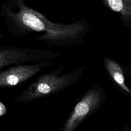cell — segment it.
Returning <instances> with one entry per match:
<instances>
[{"label":"cell","instance_id":"9","mask_svg":"<svg viewBox=\"0 0 131 131\" xmlns=\"http://www.w3.org/2000/svg\"><path fill=\"white\" fill-rule=\"evenodd\" d=\"M122 131H131V127L127 123H125L123 127Z\"/></svg>","mask_w":131,"mask_h":131},{"label":"cell","instance_id":"8","mask_svg":"<svg viewBox=\"0 0 131 131\" xmlns=\"http://www.w3.org/2000/svg\"><path fill=\"white\" fill-rule=\"evenodd\" d=\"M7 112V107L4 102L2 101H0V117H2Z\"/></svg>","mask_w":131,"mask_h":131},{"label":"cell","instance_id":"1","mask_svg":"<svg viewBox=\"0 0 131 131\" xmlns=\"http://www.w3.org/2000/svg\"><path fill=\"white\" fill-rule=\"evenodd\" d=\"M26 1L6 0L1 6L0 16L13 36L24 38L32 33H42L36 40L50 47H64L81 45L91 30L90 23L84 19L68 24L52 22L28 6Z\"/></svg>","mask_w":131,"mask_h":131},{"label":"cell","instance_id":"6","mask_svg":"<svg viewBox=\"0 0 131 131\" xmlns=\"http://www.w3.org/2000/svg\"><path fill=\"white\" fill-rule=\"evenodd\" d=\"M104 67L113 82L123 91L131 94V91L126 86L123 69L115 60L105 57L103 60Z\"/></svg>","mask_w":131,"mask_h":131},{"label":"cell","instance_id":"10","mask_svg":"<svg viewBox=\"0 0 131 131\" xmlns=\"http://www.w3.org/2000/svg\"><path fill=\"white\" fill-rule=\"evenodd\" d=\"M113 131H119V129L118 128L116 127V128H115L114 129V130Z\"/></svg>","mask_w":131,"mask_h":131},{"label":"cell","instance_id":"4","mask_svg":"<svg viewBox=\"0 0 131 131\" xmlns=\"http://www.w3.org/2000/svg\"><path fill=\"white\" fill-rule=\"evenodd\" d=\"M59 55V53L52 50L1 46L0 70L12 64L52 60Z\"/></svg>","mask_w":131,"mask_h":131},{"label":"cell","instance_id":"3","mask_svg":"<svg viewBox=\"0 0 131 131\" xmlns=\"http://www.w3.org/2000/svg\"><path fill=\"white\" fill-rule=\"evenodd\" d=\"M106 98L105 91L101 84L93 85L78 100L60 131H75L84 121L100 110Z\"/></svg>","mask_w":131,"mask_h":131},{"label":"cell","instance_id":"7","mask_svg":"<svg viewBox=\"0 0 131 131\" xmlns=\"http://www.w3.org/2000/svg\"><path fill=\"white\" fill-rule=\"evenodd\" d=\"M106 7L121 14L125 20H131V0H100Z\"/></svg>","mask_w":131,"mask_h":131},{"label":"cell","instance_id":"5","mask_svg":"<svg viewBox=\"0 0 131 131\" xmlns=\"http://www.w3.org/2000/svg\"><path fill=\"white\" fill-rule=\"evenodd\" d=\"M53 60L30 64H16L0 72L1 88L14 86L23 83L37 75L42 69L51 65Z\"/></svg>","mask_w":131,"mask_h":131},{"label":"cell","instance_id":"2","mask_svg":"<svg viewBox=\"0 0 131 131\" xmlns=\"http://www.w3.org/2000/svg\"><path fill=\"white\" fill-rule=\"evenodd\" d=\"M63 69L64 66H60L50 73L40 75L26 89L14 96L13 101L27 103L62 92L78 83L85 67L81 66L60 75Z\"/></svg>","mask_w":131,"mask_h":131}]
</instances>
